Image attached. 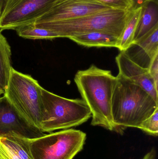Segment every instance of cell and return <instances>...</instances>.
Returning a JSON list of instances; mask_svg holds the SVG:
<instances>
[{
	"mask_svg": "<svg viewBox=\"0 0 158 159\" xmlns=\"http://www.w3.org/2000/svg\"><path fill=\"white\" fill-rule=\"evenodd\" d=\"M0 31V89L4 93L8 84L12 67L11 47Z\"/></svg>",
	"mask_w": 158,
	"mask_h": 159,
	"instance_id": "cell-15",
	"label": "cell"
},
{
	"mask_svg": "<svg viewBox=\"0 0 158 159\" xmlns=\"http://www.w3.org/2000/svg\"><path fill=\"white\" fill-rule=\"evenodd\" d=\"M0 159H32L27 139L12 136L0 137Z\"/></svg>",
	"mask_w": 158,
	"mask_h": 159,
	"instance_id": "cell-12",
	"label": "cell"
},
{
	"mask_svg": "<svg viewBox=\"0 0 158 159\" xmlns=\"http://www.w3.org/2000/svg\"><path fill=\"white\" fill-rule=\"evenodd\" d=\"M4 92L1 89H0V96H1L2 94H3Z\"/></svg>",
	"mask_w": 158,
	"mask_h": 159,
	"instance_id": "cell-24",
	"label": "cell"
},
{
	"mask_svg": "<svg viewBox=\"0 0 158 159\" xmlns=\"http://www.w3.org/2000/svg\"><path fill=\"white\" fill-rule=\"evenodd\" d=\"M158 25V0H150L142 7L132 43L137 42Z\"/></svg>",
	"mask_w": 158,
	"mask_h": 159,
	"instance_id": "cell-14",
	"label": "cell"
},
{
	"mask_svg": "<svg viewBox=\"0 0 158 159\" xmlns=\"http://www.w3.org/2000/svg\"><path fill=\"white\" fill-rule=\"evenodd\" d=\"M138 129L153 136L158 134V108L148 118L145 120Z\"/></svg>",
	"mask_w": 158,
	"mask_h": 159,
	"instance_id": "cell-18",
	"label": "cell"
},
{
	"mask_svg": "<svg viewBox=\"0 0 158 159\" xmlns=\"http://www.w3.org/2000/svg\"><path fill=\"white\" fill-rule=\"evenodd\" d=\"M118 74L141 86L158 102V88L149 74L148 69L138 65L124 51H121L116 58Z\"/></svg>",
	"mask_w": 158,
	"mask_h": 159,
	"instance_id": "cell-10",
	"label": "cell"
},
{
	"mask_svg": "<svg viewBox=\"0 0 158 159\" xmlns=\"http://www.w3.org/2000/svg\"><path fill=\"white\" fill-rule=\"evenodd\" d=\"M44 134L31 125L6 97H0V137L12 136L31 139Z\"/></svg>",
	"mask_w": 158,
	"mask_h": 159,
	"instance_id": "cell-9",
	"label": "cell"
},
{
	"mask_svg": "<svg viewBox=\"0 0 158 159\" xmlns=\"http://www.w3.org/2000/svg\"><path fill=\"white\" fill-rule=\"evenodd\" d=\"M6 0H0V14L6 2Z\"/></svg>",
	"mask_w": 158,
	"mask_h": 159,
	"instance_id": "cell-23",
	"label": "cell"
},
{
	"mask_svg": "<svg viewBox=\"0 0 158 159\" xmlns=\"http://www.w3.org/2000/svg\"><path fill=\"white\" fill-rule=\"evenodd\" d=\"M31 75L12 68L3 94L32 126L40 129L41 119V89Z\"/></svg>",
	"mask_w": 158,
	"mask_h": 159,
	"instance_id": "cell-5",
	"label": "cell"
},
{
	"mask_svg": "<svg viewBox=\"0 0 158 159\" xmlns=\"http://www.w3.org/2000/svg\"><path fill=\"white\" fill-rule=\"evenodd\" d=\"M110 9L96 0H55L46 12L32 23L37 26L64 21Z\"/></svg>",
	"mask_w": 158,
	"mask_h": 159,
	"instance_id": "cell-8",
	"label": "cell"
},
{
	"mask_svg": "<svg viewBox=\"0 0 158 159\" xmlns=\"http://www.w3.org/2000/svg\"><path fill=\"white\" fill-rule=\"evenodd\" d=\"M55 0H6L0 14V31L32 23Z\"/></svg>",
	"mask_w": 158,
	"mask_h": 159,
	"instance_id": "cell-7",
	"label": "cell"
},
{
	"mask_svg": "<svg viewBox=\"0 0 158 159\" xmlns=\"http://www.w3.org/2000/svg\"><path fill=\"white\" fill-rule=\"evenodd\" d=\"M86 138L85 133L69 129L27 142L32 159H73L82 150Z\"/></svg>",
	"mask_w": 158,
	"mask_h": 159,
	"instance_id": "cell-6",
	"label": "cell"
},
{
	"mask_svg": "<svg viewBox=\"0 0 158 159\" xmlns=\"http://www.w3.org/2000/svg\"><path fill=\"white\" fill-rule=\"evenodd\" d=\"M149 74L155 82L156 88L158 87V55L153 59L148 68Z\"/></svg>",
	"mask_w": 158,
	"mask_h": 159,
	"instance_id": "cell-20",
	"label": "cell"
},
{
	"mask_svg": "<svg viewBox=\"0 0 158 159\" xmlns=\"http://www.w3.org/2000/svg\"><path fill=\"white\" fill-rule=\"evenodd\" d=\"M74 81L92 113L91 124L117 132L113 123L111 101L117 77L110 70L92 65L77 72Z\"/></svg>",
	"mask_w": 158,
	"mask_h": 159,
	"instance_id": "cell-1",
	"label": "cell"
},
{
	"mask_svg": "<svg viewBox=\"0 0 158 159\" xmlns=\"http://www.w3.org/2000/svg\"><path fill=\"white\" fill-rule=\"evenodd\" d=\"M124 52L138 65L148 69L153 59L158 55V25L132 44Z\"/></svg>",
	"mask_w": 158,
	"mask_h": 159,
	"instance_id": "cell-11",
	"label": "cell"
},
{
	"mask_svg": "<svg viewBox=\"0 0 158 159\" xmlns=\"http://www.w3.org/2000/svg\"><path fill=\"white\" fill-rule=\"evenodd\" d=\"M111 101L113 123L117 132L139 128L158 108V102L144 89L118 74Z\"/></svg>",
	"mask_w": 158,
	"mask_h": 159,
	"instance_id": "cell-2",
	"label": "cell"
},
{
	"mask_svg": "<svg viewBox=\"0 0 158 159\" xmlns=\"http://www.w3.org/2000/svg\"><path fill=\"white\" fill-rule=\"evenodd\" d=\"M142 7L131 10L128 20L119 38L117 48L124 51L132 44L135 31L138 25Z\"/></svg>",
	"mask_w": 158,
	"mask_h": 159,
	"instance_id": "cell-16",
	"label": "cell"
},
{
	"mask_svg": "<svg viewBox=\"0 0 158 159\" xmlns=\"http://www.w3.org/2000/svg\"><path fill=\"white\" fill-rule=\"evenodd\" d=\"M15 30L19 36L25 39L53 40L59 38L56 33L46 29L37 28L32 23L19 27Z\"/></svg>",
	"mask_w": 158,
	"mask_h": 159,
	"instance_id": "cell-17",
	"label": "cell"
},
{
	"mask_svg": "<svg viewBox=\"0 0 158 159\" xmlns=\"http://www.w3.org/2000/svg\"><path fill=\"white\" fill-rule=\"evenodd\" d=\"M111 9L130 11L131 9V0H96Z\"/></svg>",
	"mask_w": 158,
	"mask_h": 159,
	"instance_id": "cell-19",
	"label": "cell"
},
{
	"mask_svg": "<svg viewBox=\"0 0 158 159\" xmlns=\"http://www.w3.org/2000/svg\"><path fill=\"white\" fill-rule=\"evenodd\" d=\"M41 102L40 130L43 133L77 127L92 117L82 99H68L42 88Z\"/></svg>",
	"mask_w": 158,
	"mask_h": 159,
	"instance_id": "cell-3",
	"label": "cell"
},
{
	"mask_svg": "<svg viewBox=\"0 0 158 159\" xmlns=\"http://www.w3.org/2000/svg\"><path fill=\"white\" fill-rule=\"evenodd\" d=\"M70 40L86 47L117 48L119 38L116 35L102 31H93L72 36Z\"/></svg>",
	"mask_w": 158,
	"mask_h": 159,
	"instance_id": "cell-13",
	"label": "cell"
},
{
	"mask_svg": "<svg viewBox=\"0 0 158 159\" xmlns=\"http://www.w3.org/2000/svg\"><path fill=\"white\" fill-rule=\"evenodd\" d=\"M150 0H131L132 7L131 10H135L142 7Z\"/></svg>",
	"mask_w": 158,
	"mask_h": 159,
	"instance_id": "cell-21",
	"label": "cell"
},
{
	"mask_svg": "<svg viewBox=\"0 0 158 159\" xmlns=\"http://www.w3.org/2000/svg\"><path fill=\"white\" fill-rule=\"evenodd\" d=\"M130 11L110 9L81 17L36 26L56 33L59 38H67L93 31H102L120 38L130 15Z\"/></svg>",
	"mask_w": 158,
	"mask_h": 159,
	"instance_id": "cell-4",
	"label": "cell"
},
{
	"mask_svg": "<svg viewBox=\"0 0 158 159\" xmlns=\"http://www.w3.org/2000/svg\"><path fill=\"white\" fill-rule=\"evenodd\" d=\"M156 149L153 148L150 152H148L145 156L143 159H156Z\"/></svg>",
	"mask_w": 158,
	"mask_h": 159,
	"instance_id": "cell-22",
	"label": "cell"
}]
</instances>
